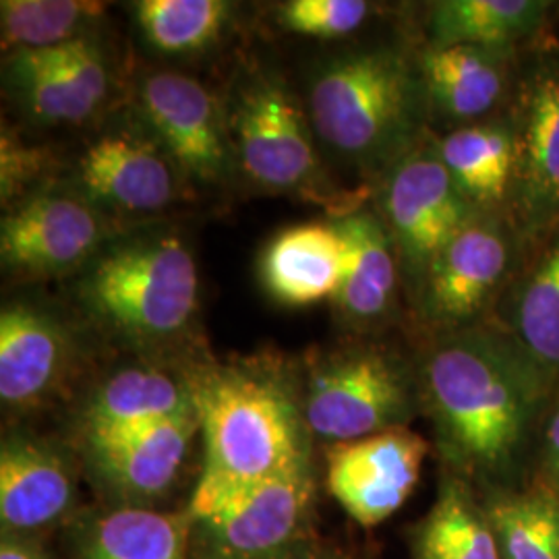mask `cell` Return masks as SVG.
<instances>
[{
  "mask_svg": "<svg viewBox=\"0 0 559 559\" xmlns=\"http://www.w3.org/2000/svg\"><path fill=\"white\" fill-rule=\"evenodd\" d=\"M423 411L441 459L466 483L512 489L537 460L554 388L491 321L427 334L417 357Z\"/></svg>",
  "mask_w": 559,
  "mask_h": 559,
  "instance_id": "1",
  "label": "cell"
},
{
  "mask_svg": "<svg viewBox=\"0 0 559 559\" xmlns=\"http://www.w3.org/2000/svg\"><path fill=\"white\" fill-rule=\"evenodd\" d=\"M429 117L417 55L394 46L340 55L311 85V129L328 150L373 179L429 133Z\"/></svg>",
  "mask_w": 559,
  "mask_h": 559,
  "instance_id": "2",
  "label": "cell"
},
{
  "mask_svg": "<svg viewBox=\"0 0 559 559\" xmlns=\"http://www.w3.org/2000/svg\"><path fill=\"white\" fill-rule=\"evenodd\" d=\"M189 383L205 445L191 503L309 466V425L278 378L253 367H205Z\"/></svg>",
  "mask_w": 559,
  "mask_h": 559,
  "instance_id": "3",
  "label": "cell"
},
{
  "mask_svg": "<svg viewBox=\"0 0 559 559\" xmlns=\"http://www.w3.org/2000/svg\"><path fill=\"white\" fill-rule=\"evenodd\" d=\"M78 295L83 309L120 338H177L198 311V263L175 233L141 235L92 261Z\"/></svg>",
  "mask_w": 559,
  "mask_h": 559,
  "instance_id": "4",
  "label": "cell"
},
{
  "mask_svg": "<svg viewBox=\"0 0 559 559\" xmlns=\"http://www.w3.org/2000/svg\"><path fill=\"white\" fill-rule=\"evenodd\" d=\"M302 413L309 431L330 443L408 427L419 415L417 360L378 342H357L311 362Z\"/></svg>",
  "mask_w": 559,
  "mask_h": 559,
  "instance_id": "5",
  "label": "cell"
},
{
  "mask_svg": "<svg viewBox=\"0 0 559 559\" xmlns=\"http://www.w3.org/2000/svg\"><path fill=\"white\" fill-rule=\"evenodd\" d=\"M524 242L508 212H477L440 251L411 307L427 334L489 320Z\"/></svg>",
  "mask_w": 559,
  "mask_h": 559,
  "instance_id": "6",
  "label": "cell"
},
{
  "mask_svg": "<svg viewBox=\"0 0 559 559\" xmlns=\"http://www.w3.org/2000/svg\"><path fill=\"white\" fill-rule=\"evenodd\" d=\"M376 212L396 247L404 293L413 300L441 249L480 210L462 195L429 131L378 180Z\"/></svg>",
  "mask_w": 559,
  "mask_h": 559,
  "instance_id": "7",
  "label": "cell"
},
{
  "mask_svg": "<svg viewBox=\"0 0 559 559\" xmlns=\"http://www.w3.org/2000/svg\"><path fill=\"white\" fill-rule=\"evenodd\" d=\"M519 143V170L508 203L522 242L559 221V44L539 41L520 57L503 110Z\"/></svg>",
  "mask_w": 559,
  "mask_h": 559,
  "instance_id": "8",
  "label": "cell"
},
{
  "mask_svg": "<svg viewBox=\"0 0 559 559\" xmlns=\"http://www.w3.org/2000/svg\"><path fill=\"white\" fill-rule=\"evenodd\" d=\"M299 100L274 75L255 73L233 92L228 140L247 177L270 191H295L316 177L318 156Z\"/></svg>",
  "mask_w": 559,
  "mask_h": 559,
  "instance_id": "9",
  "label": "cell"
},
{
  "mask_svg": "<svg viewBox=\"0 0 559 559\" xmlns=\"http://www.w3.org/2000/svg\"><path fill=\"white\" fill-rule=\"evenodd\" d=\"M313 500L311 468L226 489L189 503L216 559H260L288 549Z\"/></svg>",
  "mask_w": 559,
  "mask_h": 559,
  "instance_id": "10",
  "label": "cell"
},
{
  "mask_svg": "<svg viewBox=\"0 0 559 559\" xmlns=\"http://www.w3.org/2000/svg\"><path fill=\"white\" fill-rule=\"evenodd\" d=\"M106 239V222L85 195L36 193L2 218L0 258L21 276H55L90 265Z\"/></svg>",
  "mask_w": 559,
  "mask_h": 559,
  "instance_id": "11",
  "label": "cell"
},
{
  "mask_svg": "<svg viewBox=\"0 0 559 559\" xmlns=\"http://www.w3.org/2000/svg\"><path fill=\"white\" fill-rule=\"evenodd\" d=\"M427 450V441L408 427L330 443L328 489L350 519L378 526L411 498Z\"/></svg>",
  "mask_w": 559,
  "mask_h": 559,
  "instance_id": "12",
  "label": "cell"
},
{
  "mask_svg": "<svg viewBox=\"0 0 559 559\" xmlns=\"http://www.w3.org/2000/svg\"><path fill=\"white\" fill-rule=\"evenodd\" d=\"M141 117L177 170L203 185L221 182L230 166V141L212 94L182 73H152L140 87Z\"/></svg>",
  "mask_w": 559,
  "mask_h": 559,
  "instance_id": "13",
  "label": "cell"
},
{
  "mask_svg": "<svg viewBox=\"0 0 559 559\" xmlns=\"http://www.w3.org/2000/svg\"><path fill=\"white\" fill-rule=\"evenodd\" d=\"M559 392V221L524 242L519 265L489 320Z\"/></svg>",
  "mask_w": 559,
  "mask_h": 559,
  "instance_id": "14",
  "label": "cell"
},
{
  "mask_svg": "<svg viewBox=\"0 0 559 559\" xmlns=\"http://www.w3.org/2000/svg\"><path fill=\"white\" fill-rule=\"evenodd\" d=\"M524 50L479 46L429 48L417 52L429 115L450 129L501 115L510 102Z\"/></svg>",
  "mask_w": 559,
  "mask_h": 559,
  "instance_id": "15",
  "label": "cell"
},
{
  "mask_svg": "<svg viewBox=\"0 0 559 559\" xmlns=\"http://www.w3.org/2000/svg\"><path fill=\"white\" fill-rule=\"evenodd\" d=\"M346 242V276L334 297L344 323L373 334L392 323L400 311L402 270L392 237L376 210L357 207L332 218Z\"/></svg>",
  "mask_w": 559,
  "mask_h": 559,
  "instance_id": "16",
  "label": "cell"
},
{
  "mask_svg": "<svg viewBox=\"0 0 559 559\" xmlns=\"http://www.w3.org/2000/svg\"><path fill=\"white\" fill-rule=\"evenodd\" d=\"M175 162L158 143L131 131L106 133L80 160L83 195L127 214L164 210L177 198Z\"/></svg>",
  "mask_w": 559,
  "mask_h": 559,
  "instance_id": "17",
  "label": "cell"
},
{
  "mask_svg": "<svg viewBox=\"0 0 559 559\" xmlns=\"http://www.w3.org/2000/svg\"><path fill=\"white\" fill-rule=\"evenodd\" d=\"M69 332L34 305H7L0 313V399L29 411L52 399L73 362Z\"/></svg>",
  "mask_w": 559,
  "mask_h": 559,
  "instance_id": "18",
  "label": "cell"
},
{
  "mask_svg": "<svg viewBox=\"0 0 559 559\" xmlns=\"http://www.w3.org/2000/svg\"><path fill=\"white\" fill-rule=\"evenodd\" d=\"M198 429L193 408L135 431L85 440V445L96 473L112 491L127 500H152L177 477Z\"/></svg>",
  "mask_w": 559,
  "mask_h": 559,
  "instance_id": "19",
  "label": "cell"
},
{
  "mask_svg": "<svg viewBox=\"0 0 559 559\" xmlns=\"http://www.w3.org/2000/svg\"><path fill=\"white\" fill-rule=\"evenodd\" d=\"M346 242L330 222H305L282 230L263 249L260 280L286 307L334 300L346 276Z\"/></svg>",
  "mask_w": 559,
  "mask_h": 559,
  "instance_id": "20",
  "label": "cell"
},
{
  "mask_svg": "<svg viewBox=\"0 0 559 559\" xmlns=\"http://www.w3.org/2000/svg\"><path fill=\"white\" fill-rule=\"evenodd\" d=\"M75 500L73 471L52 445L25 436L0 448V520L17 535L62 519Z\"/></svg>",
  "mask_w": 559,
  "mask_h": 559,
  "instance_id": "21",
  "label": "cell"
},
{
  "mask_svg": "<svg viewBox=\"0 0 559 559\" xmlns=\"http://www.w3.org/2000/svg\"><path fill=\"white\" fill-rule=\"evenodd\" d=\"M441 162L462 195L480 212H506L519 170L512 120L501 112L436 135Z\"/></svg>",
  "mask_w": 559,
  "mask_h": 559,
  "instance_id": "22",
  "label": "cell"
},
{
  "mask_svg": "<svg viewBox=\"0 0 559 559\" xmlns=\"http://www.w3.org/2000/svg\"><path fill=\"white\" fill-rule=\"evenodd\" d=\"M558 11L549 0H440L429 9V48L528 50L545 40Z\"/></svg>",
  "mask_w": 559,
  "mask_h": 559,
  "instance_id": "23",
  "label": "cell"
},
{
  "mask_svg": "<svg viewBox=\"0 0 559 559\" xmlns=\"http://www.w3.org/2000/svg\"><path fill=\"white\" fill-rule=\"evenodd\" d=\"M195 408L189 381L158 367H124L102 381L81 411L85 440L173 419Z\"/></svg>",
  "mask_w": 559,
  "mask_h": 559,
  "instance_id": "24",
  "label": "cell"
},
{
  "mask_svg": "<svg viewBox=\"0 0 559 559\" xmlns=\"http://www.w3.org/2000/svg\"><path fill=\"white\" fill-rule=\"evenodd\" d=\"M413 559H501L491 520L471 483L452 473L443 479L438 500L419 524Z\"/></svg>",
  "mask_w": 559,
  "mask_h": 559,
  "instance_id": "25",
  "label": "cell"
},
{
  "mask_svg": "<svg viewBox=\"0 0 559 559\" xmlns=\"http://www.w3.org/2000/svg\"><path fill=\"white\" fill-rule=\"evenodd\" d=\"M191 516L124 508L94 522L83 559H187Z\"/></svg>",
  "mask_w": 559,
  "mask_h": 559,
  "instance_id": "26",
  "label": "cell"
},
{
  "mask_svg": "<svg viewBox=\"0 0 559 559\" xmlns=\"http://www.w3.org/2000/svg\"><path fill=\"white\" fill-rule=\"evenodd\" d=\"M501 559H559V498L539 480L498 489L485 506Z\"/></svg>",
  "mask_w": 559,
  "mask_h": 559,
  "instance_id": "27",
  "label": "cell"
},
{
  "mask_svg": "<svg viewBox=\"0 0 559 559\" xmlns=\"http://www.w3.org/2000/svg\"><path fill=\"white\" fill-rule=\"evenodd\" d=\"M104 2L90 0H2V48L44 50L83 38V27L104 13Z\"/></svg>",
  "mask_w": 559,
  "mask_h": 559,
  "instance_id": "28",
  "label": "cell"
},
{
  "mask_svg": "<svg viewBox=\"0 0 559 559\" xmlns=\"http://www.w3.org/2000/svg\"><path fill=\"white\" fill-rule=\"evenodd\" d=\"M135 13L145 40L154 48L187 55L221 38L230 4L222 0H143Z\"/></svg>",
  "mask_w": 559,
  "mask_h": 559,
  "instance_id": "29",
  "label": "cell"
},
{
  "mask_svg": "<svg viewBox=\"0 0 559 559\" xmlns=\"http://www.w3.org/2000/svg\"><path fill=\"white\" fill-rule=\"evenodd\" d=\"M9 75L23 106L44 122H80L90 115L48 48L9 55Z\"/></svg>",
  "mask_w": 559,
  "mask_h": 559,
  "instance_id": "30",
  "label": "cell"
},
{
  "mask_svg": "<svg viewBox=\"0 0 559 559\" xmlns=\"http://www.w3.org/2000/svg\"><path fill=\"white\" fill-rule=\"evenodd\" d=\"M369 13L371 4L362 0H290L280 7L278 20L300 36L336 40L357 32Z\"/></svg>",
  "mask_w": 559,
  "mask_h": 559,
  "instance_id": "31",
  "label": "cell"
},
{
  "mask_svg": "<svg viewBox=\"0 0 559 559\" xmlns=\"http://www.w3.org/2000/svg\"><path fill=\"white\" fill-rule=\"evenodd\" d=\"M50 52L83 108L92 115L108 94V69L98 46L83 36L50 48Z\"/></svg>",
  "mask_w": 559,
  "mask_h": 559,
  "instance_id": "32",
  "label": "cell"
},
{
  "mask_svg": "<svg viewBox=\"0 0 559 559\" xmlns=\"http://www.w3.org/2000/svg\"><path fill=\"white\" fill-rule=\"evenodd\" d=\"M46 152L27 145L13 131H4L0 140V195L2 205L11 207L15 201L23 200L25 191L40 179L46 170Z\"/></svg>",
  "mask_w": 559,
  "mask_h": 559,
  "instance_id": "33",
  "label": "cell"
},
{
  "mask_svg": "<svg viewBox=\"0 0 559 559\" xmlns=\"http://www.w3.org/2000/svg\"><path fill=\"white\" fill-rule=\"evenodd\" d=\"M539 483L559 498V396H556L543 429H540L539 450H537Z\"/></svg>",
  "mask_w": 559,
  "mask_h": 559,
  "instance_id": "34",
  "label": "cell"
},
{
  "mask_svg": "<svg viewBox=\"0 0 559 559\" xmlns=\"http://www.w3.org/2000/svg\"><path fill=\"white\" fill-rule=\"evenodd\" d=\"M0 559H48V556L38 543L9 533L0 543Z\"/></svg>",
  "mask_w": 559,
  "mask_h": 559,
  "instance_id": "35",
  "label": "cell"
},
{
  "mask_svg": "<svg viewBox=\"0 0 559 559\" xmlns=\"http://www.w3.org/2000/svg\"><path fill=\"white\" fill-rule=\"evenodd\" d=\"M260 559H307V558H300V556H295V554H290L288 549L286 551H280V554H274V556H267V558H260Z\"/></svg>",
  "mask_w": 559,
  "mask_h": 559,
  "instance_id": "36",
  "label": "cell"
},
{
  "mask_svg": "<svg viewBox=\"0 0 559 559\" xmlns=\"http://www.w3.org/2000/svg\"><path fill=\"white\" fill-rule=\"evenodd\" d=\"M558 396H559V392H558Z\"/></svg>",
  "mask_w": 559,
  "mask_h": 559,
  "instance_id": "37",
  "label": "cell"
}]
</instances>
